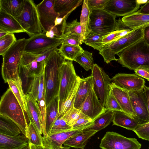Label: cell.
<instances>
[{"instance_id":"obj_44","label":"cell","mask_w":149,"mask_h":149,"mask_svg":"<svg viewBox=\"0 0 149 149\" xmlns=\"http://www.w3.org/2000/svg\"><path fill=\"white\" fill-rule=\"evenodd\" d=\"M17 40L13 33L8 34L0 38V54L2 56Z\"/></svg>"},{"instance_id":"obj_39","label":"cell","mask_w":149,"mask_h":149,"mask_svg":"<svg viewBox=\"0 0 149 149\" xmlns=\"http://www.w3.org/2000/svg\"><path fill=\"white\" fill-rule=\"evenodd\" d=\"M26 136L27 139L28 143H31L36 146L44 147L42 136L31 122L30 121L29 124Z\"/></svg>"},{"instance_id":"obj_55","label":"cell","mask_w":149,"mask_h":149,"mask_svg":"<svg viewBox=\"0 0 149 149\" xmlns=\"http://www.w3.org/2000/svg\"><path fill=\"white\" fill-rule=\"evenodd\" d=\"M143 90L145 95L147 110L149 115V87L145 85L143 88Z\"/></svg>"},{"instance_id":"obj_7","label":"cell","mask_w":149,"mask_h":149,"mask_svg":"<svg viewBox=\"0 0 149 149\" xmlns=\"http://www.w3.org/2000/svg\"><path fill=\"white\" fill-rule=\"evenodd\" d=\"M59 112L79 77L76 73L72 61L66 60L60 68Z\"/></svg>"},{"instance_id":"obj_40","label":"cell","mask_w":149,"mask_h":149,"mask_svg":"<svg viewBox=\"0 0 149 149\" xmlns=\"http://www.w3.org/2000/svg\"><path fill=\"white\" fill-rule=\"evenodd\" d=\"M106 35L92 31L84 39V43L100 52L104 47L102 44V40Z\"/></svg>"},{"instance_id":"obj_58","label":"cell","mask_w":149,"mask_h":149,"mask_svg":"<svg viewBox=\"0 0 149 149\" xmlns=\"http://www.w3.org/2000/svg\"><path fill=\"white\" fill-rule=\"evenodd\" d=\"M9 33V32L5 30L0 29V38Z\"/></svg>"},{"instance_id":"obj_4","label":"cell","mask_w":149,"mask_h":149,"mask_svg":"<svg viewBox=\"0 0 149 149\" xmlns=\"http://www.w3.org/2000/svg\"><path fill=\"white\" fill-rule=\"evenodd\" d=\"M26 113L11 89L9 88L1 97L0 116L15 123L26 136L29 123Z\"/></svg>"},{"instance_id":"obj_57","label":"cell","mask_w":149,"mask_h":149,"mask_svg":"<svg viewBox=\"0 0 149 149\" xmlns=\"http://www.w3.org/2000/svg\"><path fill=\"white\" fill-rule=\"evenodd\" d=\"M30 149H43V147L35 145L32 143H29Z\"/></svg>"},{"instance_id":"obj_36","label":"cell","mask_w":149,"mask_h":149,"mask_svg":"<svg viewBox=\"0 0 149 149\" xmlns=\"http://www.w3.org/2000/svg\"><path fill=\"white\" fill-rule=\"evenodd\" d=\"M80 77L76 81L65 102L61 107L59 112V116H62L72 111L74 108V104L76 93L78 89Z\"/></svg>"},{"instance_id":"obj_42","label":"cell","mask_w":149,"mask_h":149,"mask_svg":"<svg viewBox=\"0 0 149 149\" xmlns=\"http://www.w3.org/2000/svg\"><path fill=\"white\" fill-rule=\"evenodd\" d=\"M39 118L42 130L43 137L47 136L46 131V104L45 98L42 99L38 102Z\"/></svg>"},{"instance_id":"obj_53","label":"cell","mask_w":149,"mask_h":149,"mask_svg":"<svg viewBox=\"0 0 149 149\" xmlns=\"http://www.w3.org/2000/svg\"><path fill=\"white\" fill-rule=\"evenodd\" d=\"M143 39L145 42L149 45V26L142 28Z\"/></svg>"},{"instance_id":"obj_30","label":"cell","mask_w":149,"mask_h":149,"mask_svg":"<svg viewBox=\"0 0 149 149\" xmlns=\"http://www.w3.org/2000/svg\"><path fill=\"white\" fill-rule=\"evenodd\" d=\"M114 112L107 110L93 120V124L85 128L83 131H96L97 132L105 128L112 122Z\"/></svg>"},{"instance_id":"obj_27","label":"cell","mask_w":149,"mask_h":149,"mask_svg":"<svg viewBox=\"0 0 149 149\" xmlns=\"http://www.w3.org/2000/svg\"><path fill=\"white\" fill-rule=\"evenodd\" d=\"M90 15L88 0H84L80 17V22L81 28V33L80 38V45L84 43V39L92 31L90 25Z\"/></svg>"},{"instance_id":"obj_61","label":"cell","mask_w":149,"mask_h":149,"mask_svg":"<svg viewBox=\"0 0 149 149\" xmlns=\"http://www.w3.org/2000/svg\"><path fill=\"white\" fill-rule=\"evenodd\" d=\"M148 149H149V148H148Z\"/></svg>"},{"instance_id":"obj_9","label":"cell","mask_w":149,"mask_h":149,"mask_svg":"<svg viewBox=\"0 0 149 149\" xmlns=\"http://www.w3.org/2000/svg\"><path fill=\"white\" fill-rule=\"evenodd\" d=\"M141 146L136 138L127 137L113 132H106L99 145L102 149H140Z\"/></svg>"},{"instance_id":"obj_43","label":"cell","mask_w":149,"mask_h":149,"mask_svg":"<svg viewBox=\"0 0 149 149\" xmlns=\"http://www.w3.org/2000/svg\"><path fill=\"white\" fill-rule=\"evenodd\" d=\"M61 116L66 123L71 126L80 118H89L83 113L79 109L74 107L70 112Z\"/></svg>"},{"instance_id":"obj_17","label":"cell","mask_w":149,"mask_h":149,"mask_svg":"<svg viewBox=\"0 0 149 149\" xmlns=\"http://www.w3.org/2000/svg\"><path fill=\"white\" fill-rule=\"evenodd\" d=\"M79 109L93 120L106 111L93 89Z\"/></svg>"},{"instance_id":"obj_1","label":"cell","mask_w":149,"mask_h":149,"mask_svg":"<svg viewBox=\"0 0 149 149\" xmlns=\"http://www.w3.org/2000/svg\"><path fill=\"white\" fill-rule=\"evenodd\" d=\"M65 59L56 49L45 61L44 72L46 106L58 96L60 78V68Z\"/></svg>"},{"instance_id":"obj_48","label":"cell","mask_w":149,"mask_h":149,"mask_svg":"<svg viewBox=\"0 0 149 149\" xmlns=\"http://www.w3.org/2000/svg\"><path fill=\"white\" fill-rule=\"evenodd\" d=\"M109 0H88V6L90 11L96 9H102Z\"/></svg>"},{"instance_id":"obj_28","label":"cell","mask_w":149,"mask_h":149,"mask_svg":"<svg viewBox=\"0 0 149 149\" xmlns=\"http://www.w3.org/2000/svg\"><path fill=\"white\" fill-rule=\"evenodd\" d=\"M28 94L31 95L37 102L45 97V86L44 72L40 76L34 77Z\"/></svg>"},{"instance_id":"obj_59","label":"cell","mask_w":149,"mask_h":149,"mask_svg":"<svg viewBox=\"0 0 149 149\" xmlns=\"http://www.w3.org/2000/svg\"><path fill=\"white\" fill-rule=\"evenodd\" d=\"M70 147H69L62 146L61 147L57 149H70ZM43 149H49L44 147H43Z\"/></svg>"},{"instance_id":"obj_15","label":"cell","mask_w":149,"mask_h":149,"mask_svg":"<svg viewBox=\"0 0 149 149\" xmlns=\"http://www.w3.org/2000/svg\"><path fill=\"white\" fill-rule=\"evenodd\" d=\"M111 80L116 86L128 91L141 90L145 86V80L134 74L118 73Z\"/></svg>"},{"instance_id":"obj_29","label":"cell","mask_w":149,"mask_h":149,"mask_svg":"<svg viewBox=\"0 0 149 149\" xmlns=\"http://www.w3.org/2000/svg\"><path fill=\"white\" fill-rule=\"evenodd\" d=\"M113 125L133 131L139 125L132 117L123 111H114Z\"/></svg>"},{"instance_id":"obj_19","label":"cell","mask_w":149,"mask_h":149,"mask_svg":"<svg viewBox=\"0 0 149 149\" xmlns=\"http://www.w3.org/2000/svg\"><path fill=\"white\" fill-rule=\"evenodd\" d=\"M110 86L111 93L123 111L134 119L135 114L132 107L128 91L116 86L112 82Z\"/></svg>"},{"instance_id":"obj_33","label":"cell","mask_w":149,"mask_h":149,"mask_svg":"<svg viewBox=\"0 0 149 149\" xmlns=\"http://www.w3.org/2000/svg\"><path fill=\"white\" fill-rule=\"evenodd\" d=\"M7 83L9 88L12 90L24 111L27 114L25 95L23 90L21 78L20 77L16 80H9Z\"/></svg>"},{"instance_id":"obj_60","label":"cell","mask_w":149,"mask_h":149,"mask_svg":"<svg viewBox=\"0 0 149 149\" xmlns=\"http://www.w3.org/2000/svg\"><path fill=\"white\" fill-rule=\"evenodd\" d=\"M23 149H30V146H29V144L27 146L25 147Z\"/></svg>"},{"instance_id":"obj_18","label":"cell","mask_w":149,"mask_h":149,"mask_svg":"<svg viewBox=\"0 0 149 149\" xmlns=\"http://www.w3.org/2000/svg\"><path fill=\"white\" fill-rule=\"evenodd\" d=\"M84 129L72 130L48 135L43 137L44 147L49 149H57L71 137L81 133Z\"/></svg>"},{"instance_id":"obj_14","label":"cell","mask_w":149,"mask_h":149,"mask_svg":"<svg viewBox=\"0 0 149 149\" xmlns=\"http://www.w3.org/2000/svg\"><path fill=\"white\" fill-rule=\"evenodd\" d=\"M141 4L137 0H109L103 9L116 16L124 17L136 12Z\"/></svg>"},{"instance_id":"obj_45","label":"cell","mask_w":149,"mask_h":149,"mask_svg":"<svg viewBox=\"0 0 149 149\" xmlns=\"http://www.w3.org/2000/svg\"><path fill=\"white\" fill-rule=\"evenodd\" d=\"M104 108L106 111L111 110L113 111H123L111 90L108 95Z\"/></svg>"},{"instance_id":"obj_12","label":"cell","mask_w":149,"mask_h":149,"mask_svg":"<svg viewBox=\"0 0 149 149\" xmlns=\"http://www.w3.org/2000/svg\"><path fill=\"white\" fill-rule=\"evenodd\" d=\"M54 0H44L36 5L40 25L45 33L55 26L56 19L59 17L54 10Z\"/></svg>"},{"instance_id":"obj_23","label":"cell","mask_w":149,"mask_h":149,"mask_svg":"<svg viewBox=\"0 0 149 149\" xmlns=\"http://www.w3.org/2000/svg\"><path fill=\"white\" fill-rule=\"evenodd\" d=\"M121 20L125 26L132 30L149 26V14L135 12L123 17Z\"/></svg>"},{"instance_id":"obj_54","label":"cell","mask_w":149,"mask_h":149,"mask_svg":"<svg viewBox=\"0 0 149 149\" xmlns=\"http://www.w3.org/2000/svg\"><path fill=\"white\" fill-rule=\"evenodd\" d=\"M136 12L139 13L149 14V0Z\"/></svg>"},{"instance_id":"obj_51","label":"cell","mask_w":149,"mask_h":149,"mask_svg":"<svg viewBox=\"0 0 149 149\" xmlns=\"http://www.w3.org/2000/svg\"><path fill=\"white\" fill-rule=\"evenodd\" d=\"M136 74L149 81V68L140 67L134 70Z\"/></svg>"},{"instance_id":"obj_41","label":"cell","mask_w":149,"mask_h":149,"mask_svg":"<svg viewBox=\"0 0 149 149\" xmlns=\"http://www.w3.org/2000/svg\"><path fill=\"white\" fill-rule=\"evenodd\" d=\"M72 130V127L69 125L61 116H59L50 127L47 136Z\"/></svg>"},{"instance_id":"obj_49","label":"cell","mask_w":149,"mask_h":149,"mask_svg":"<svg viewBox=\"0 0 149 149\" xmlns=\"http://www.w3.org/2000/svg\"><path fill=\"white\" fill-rule=\"evenodd\" d=\"M80 37L79 35L73 34L61 38L62 39L63 44L79 45L80 44Z\"/></svg>"},{"instance_id":"obj_21","label":"cell","mask_w":149,"mask_h":149,"mask_svg":"<svg viewBox=\"0 0 149 149\" xmlns=\"http://www.w3.org/2000/svg\"><path fill=\"white\" fill-rule=\"evenodd\" d=\"M92 76L80 78L79 86L75 98L74 107L79 109L93 88Z\"/></svg>"},{"instance_id":"obj_8","label":"cell","mask_w":149,"mask_h":149,"mask_svg":"<svg viewBox=\"0 0 149 149\" xmlns=\"http://www.w3.org/2000/svg\"><path fill=\"white\" fill-rule=\"evenodd\" d=\"M116 16L104 9L90 11V25L92 31L107 35L115 31Z\"/></svg>"},{"instance_id":"obj_25","label":"cell","mask_w":149,"mask_h":149,"mask_svg":"<svg viewBox=\"0 0 149 149\" xmlns=\"http://www.w3.org/2000/svg\"><path fill=\"white\" fill-rule=\"evenodd\" d=\"M83 2L82 0H54V7L59 17H68Z\"/></svg>"},{"instance_id":"obj_50","label":"cell","mask_w":149,"mask_h":149,"mask_svg":"<svg viewBox=\"0 0 149 149\" xmlns=\"http://www.w3.org/2000/svg\"><path fill=\"white\" fill-rule=\"evenodd\" d=\"M119 31H115L104 37L102 40V44L104 47L116 39Z\"/></svg>"},{"instance_id":"obj_47","label":"cell","mask_w":149,"mask_h":149,"mask_svg":"<svg viewBox=\"0 0 149 149\" xmlns=\"http://www.w3.org/2000/svg\"><path fill=\"white\" fill-rule=\"evenodd\" d=\"M93 120L90 118H82L78 119L72 126L73 130H77L85 128L91 125Z\"/></svg>"},{"instance_id":"obj_26","label":"cell","mask_w":149,"mask_h":149,"mask_svg":"<svg viewBox=\"0 0 149 149\" xmlns=\"http://www.w3.org/2000/svg\"><path fill=\"white\" fill-rule=\"evenodd\" d=\"M97 132L96 131H83L70 137L63 145L70 148L84 149L89 139Z\"/></svg>"},{"instance_id":"obj_38","label":"cell","mask_w":149,"mask_h":149,"mask_svg":"<svg viewBox=\"0 0 149 149\" xmlns=\"http://www.w3.org/2000/svg\"><path fill=\"white\" fill-rule=\"evenodd\" d=\"M73 61L78 63L86 71L92 70L94 65L92 53L84 50Z\"/></svg>"},{"instance_id":"obj_34","label":"cell","mask_w":149,"mask_h":149,"mask_svg":"<svg viewBox=\"0 0 149 149\" xmlns=\"http://www.w3.org/2000/svg\"><path fill=\"white\" fill-rule=\"evenodd\" d=\"M0 116V133L10 136L22 134L20 128L15 123L8 118Z\"/></svg>"},{"instance_id":"obj_3","label":"cell","mask_w":149,"mask_h":149,"mask_svg":"<svg viewBox=\"0 0 149 149\" xmlns=\"http://www.w3.org/2000/svg\"><path fill=\"white\" fill-rule=\"evenodd\" d=\"M117 55V61L123 67L134 70L140 67L149 68V45L143 38Z\"/></svg>"},{"instance_id":"obj_6","label":"cell","mask_w":149,"mask_h":149,"mask_svg":"<svg viewBox=\"0 0 149 149\" xmlns=\"http://www.w3.org/2000/svg\"><path fill=\"white\" fill-rule=\"evenodd\" d=\"M14 17L30 37L42 33L36 5L33 0H25L22 13Z\"/></svg>"},{"instance_id":"obj_13","label":"cell","mask_w":149,"mask_h":149,"mask_svg":"<svg viewBox=\"0 0 149 149\" xmlns=\"http://www.w3.org/2000/svg\"><path fill=\"white\" fill-rule=\"evenodd\" d=\"M132 107L135 116L134 119L139 125L149 122V115L143 89L141 90L128 91Z\"/></svg>"},{"instance_id":"obj_16","label":"cell","mask_w":149,"mask_h":149,"mask_svg":"<svg viewBox=\"0 0 149 149\" xmlns=\"http://www.w3.org/2000/svg\"><path fill=\"white\" fill-rule=\"evenodd\" d=\"M37 55L24 52L21 58L19 68L28 77L39 76L44 72L45 61H37Z\"/></svg>"},{"instance_id":"obj_56","label":"cell","mask_w":149,"mask_h":149,"mask_svg":"<svg viewBox=\"0 0 149 149\" xmlns=\"http://www.w3.org/2000/svg\"><path fill=\"white\" fill-rule=\"evenodd\" d=\"M57 17L55 21V26H57L60 25H62L64 20L66 17Z\"/></svg>"},{"instance_id":"obj_2","label":"cell","mask_w":149,"mask_h":149,"mask_svg":"<svg viewBox=\"0 0 149 149\" xmlns=\"http://www.w3.org/2000/svg\"><path fill=\"white\" fill-rule=\"evenodd\" d=\"M28 39L22 38L17 41L2 56L1 72L5 83L9 80H16L19 78L20 61L24 52Z\"/></svg>"},{"instance_id":"obj_24","label":"cell","mask_w":149,"mask_h":149,"mask_svg":"<svg viewBox=\"0 0 149 149\" xmlns=\"http://www.w3.org/2000/svg\"><path fill=\"white\" fill-rule=\"evenodd\" d=\"M0 29L10 33H26L14 17L1 10H0Z\"/></svg>"},{"instance_id":"obj_35","label":"cell","mask_w":149,"mask_h":149,"mask_svg":"<svg viewBox=\"0 0 149 149\" xmlns=\"http://www.w3.org/2000/svg\"><path fill=\"white\" fill-rule=\"evenodd\" d=\"M67 18L64 20L61 25L60 38L73 34L77 35L80 37L81 28L80 22L76 19L70 22L67 23Z\"/></svg>"},{"instance_id":"obj_52","label":"cell","mask_w":149,"mask_h":149,"mask_svg":"<svg viewBox=\"0 0 149 149\" xmlns=\"http://www.w3.org/2000/svg\"><path fill=\"white\" fill-rule=\"evenodd\" d=\"M45 33L47 37L50 38L55 37L60 38L61 35V31H59L57 26L53 27L49 31Z\"/></svg>"},{"instance_id":"obj_46","label":"cell","mask_w":149,"mask_h":149,"mask_svg":"<svg viewBox=\"0 0 149 149\" xmlns=\"http://www.w3.org/2000/svg\"><path fill=\"white\" fill-rule=\"evenodd\" d=\"M133 131L139 138L149 141V122L145 124L139 125Z\"/></svg>"},{"instance_id":"obj_11","label":"cell","mask_w":149,"mask_h":149,"mask_svg":"<svg viewBox=\"0 0 149 149\" xmlns=\"http://www.w3.org/2000/svg\"><path fill=\"white\" fill-rule=\"evenodd\" d=\"M62 43V40L61 38L56 37L50 38L43 32L28 39L24 52L39 55L49 49L57 47Z\"/></svg>"},{"instance_id":"obj_31","label":"cell","mask_w":149,"mask_h":149,"mask_svg":"<svg viewBox=\"0 0 149 149\" xmlns=\"http://www.w3.org/2000/svg\"><path fill=\"white\" fill-rule=\"evenodd\" d=\"M24 3L25 0H0V10L16 17L22 13Z\"/></svg>"},{"instance_id":"obj_37","label":"cell","mask_w":149,"mask_h":149,"mask_svg":"<svg viewBox=\"0 0 149 149\" xmlns=\"http://www.w3.org/2000/svg\"><path fill=\"white\" fill-rule=\"evenodd\" d=\"M60 53L66 60L73 61L84 49L80 45L62 44L58 49Z\"/></svg>"},{"instance_id":"obj_22","label":"cell","mask_w":149,"mask_h":149,"mask_svg":"<svg viewBox=\"0 0 149 149\" xmlns=\"http://www.w3.org/2000/svg\"><path fill=\"white\" fill-rule=\"evenodd\" d=\"M25 97L28 119L42 135V130L39 118L37 102L29 94L25 95Z\"/></svg>"},{"instance_id":"obj_32","label":"cell","mask_w":149,"mask_h":149,"mask_svg":"<svg viewBox=\"0 0 149 149\" xmlns=\"http://www.w3.org/2000/svg\"><path fill=\"white\" fill-rule=\"evenodd\" d=\"M58 96L55 97L46 106V131L47 134L51 126L59 116Z\"/></svg>"},{"instance_id":"obj_5","label":"cell","mask_w":149,"mask_h":149,"mask_svg":"<svg viewBox=\"0 0 149 149\" xmlns=\"http://www.w3.org/2000/svg\"><path fill=\"white\" fill-rule=\"evenodd\" d=\"M143 38L142 28L133 30L124 36L104 47L99 53L107 64L117 61L115 55Z\"/></svg>"},{"instance_id":"obj_20","label":"cell","mask_w":149,"mask_h":149,"mask_svg":"<svg viewBox=\"0 0 149 149\" xmlns=\"http://www.w3.org/2000/svg\"><path fill=\"white\" fill-rule=\"evenodd\" d=\"M28 145L24 134L10 136L0 133V149H23Z\"/></svg>"},{"instance_id":"obj_10","label":"cell","mask_w":149,"mask_h":149,"mask_svg":"<svg viewBox=\"0 0 149 149\" xmlns=\"http://www.w3.org/2000/svg\"><path fill=\"white\" fill-rule=\"evenodd\" d=\"M91 75L93 81V89L102 105L105 108L110 91L111 79L96 64L94 65Z\"/></svg>"}]
</instances>
